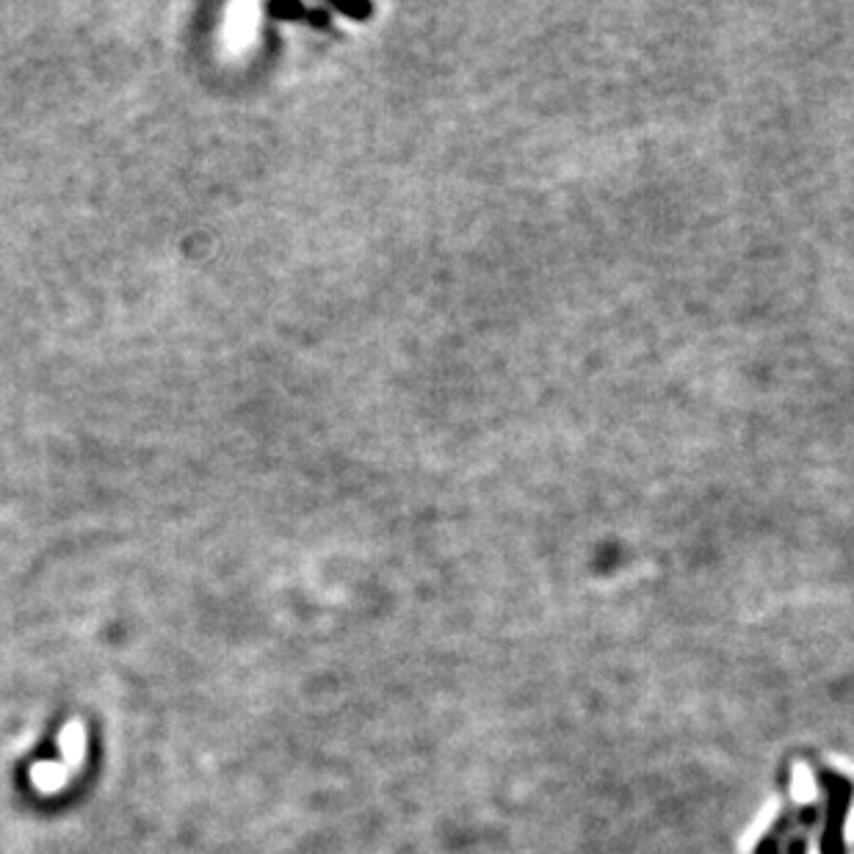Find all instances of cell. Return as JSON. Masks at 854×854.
I'll use <instances>...</instances> for the list:
<instances>
[{
  "mask_svg": "<svg viewBox=\"0 0 854 854\" xmlns=\"http://www.w3.org/2000/svg\"><path fill=\"white\" fill-rule=\"evenodd\" d=\"M343 14H351V17H368L371 14V6H338Z\"/></svg>",
  "mask_w": 854,
  "mask_h": 854,
  "instance_id": "cell-2",
  "label": "cell"
},
{
  "mask_svg": "<svg viewBox=\"0 0 854 854\" xmlns=\"http://www.w3.org/2000/svg\"><path fill=\"white\" fill-rule=\"evenodd\" d=\"M269 11H271V14H275V17H299V14H305V9H301V6H296V3H290V6L275 3Z\"/></svg>",
  "mask_w": 854,
  "mask_h": 854,
  "instance_id": "cell-1",
  "label": "cell"
}]
</instances>
